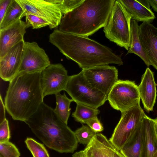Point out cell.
<instances>
[{"instance_id": "obj_1", "label": "cell", "mask_w": 157, "mask_h": 157, "mask_svg": "<svg viewBox=\"0 0 157 157\" xmlns=\"http://www.w3.org/2000/svg\"><path fill=\"white\" fill-rule=\"evenodd\" d=\"M49 42L67 58L75 62L82 70L123 62L121 55L88 37L54 30L49 36Z\"/></svg>"}, {"instance_id": "obj_2", "label": "cell", "mask_w": 157, "mask_h": 157, "mask_svg": "<svg viewBox=\"0 0 157 157\" xmlns=\"http://www.w3.org/2000/svg\"><path fill=\"white\" fill-rule=\"evenodd\" d=\"M41 72H20L10 82L4 104L14 120L25 122L43 102L40 84Z\"/></svg>"}, {"instance_id": "obj_3", "label": "cell", "mask_w": 157, "mask_h": 157, "mask_svg": "<svg viewBox=\"0 0 157 157\" xmlns=\"http://www.w3.org/2000/svg\"><path fill=\"white\" fill-rule=\"evenodd\" d=\"M25 122L36 137L49 148L61 153H73L78 147L75 132L54 109L43 102Z\"/></svg>"}, {"instance_id": "obj_4", "label": "cell", "mask_w": 157, "mask_h": 157, "mask_svg": "<svg viewBox=\"0 0 157 157\" xmlns=\"http://www.w3.org/2000/svg\"><path fill=\"white\" fill-rule=\"evenodd\" d=\"M115 0H84L62 17L59 30L88 37L104 27L109 18Z\"/></svg>"}, {"instance_id": "obj_5", "label": "cell", "mask_w": 157, "mask_h": 157, "mask_svg": "<svg viewBox=\"0 0 157 157\" xmlns=\"http://www.w3.org/2000/svg\"><path fill=\"white\" fill-rule=\"evenodd\" d=\"M131 17L119 0H115L103 29L107 38L127 50L131 44Z\"/></svg>"}, {"instance_id": "obj_6", "label": "cell", "mask_w": 157, "mask_h": 157, "mask_svg": "<svg viewBox=\"0 0 157 157\" xmlns=\"http://www.w3.org/2000/svg\"><path fill=\"white\" fill-rule=\"evenodd\" d=\"M65 91L73 101L98 108L107 100V96L92 86L82 71L69 76Z\"/></svg>"}, {"instance_id": "obj_7", "label": "cell", "mask_w": 157, "mask_h": 157, "mask_svg": "<svg viewBox=\"0 0 157 157\" xmlns=\"http://www.w3.org/2000/svg\"><path fill=\"white\" fill-rule=\"evenodd\" d=\"M22 8L23 17L30 13L43 18L52 29L60 24L66 12L63 0H16Z\"/></svg>"}, {"instance_id": "obj_8", "label": "cell", "mask_w": 157, "mask_h": 157, "mask_svg": "<svg viewBox=\"0 0 157 157\" xmlns=\"http://www.w3.org/2000/svg\"><path fill=\"white\" fill-rule=\"evenodd\" d=\"M107 98L111 106L121 113L140 105L138 86L134 81L118 80L110 90Z\"/></svg>"}, {"instance_id": "obj_9", "label": "cell", "mask_w": 157, "mask_h": 157, "mask_svg": "<svg viewBox=\"0 0 157 157\" xmlns=\"http://www.w3.org/2000/svg\"><path fill=\"white\" fill-rule=\"evenodd\" d=\"M121 118L109 139L120 151L133 135L146 115L140 105L121 113Z\"/></svg>"}, {"instance_id": "obj_10", "label": "cell", "mask_w": 157, "mask_h": 157, "mask_svg": "<svg viewBox=\"0 0 157 157\" xmlns=\"http://www.w3.org/2000/svg\"><path fill=\"white\" fill-rule=\"evenodd\" d=\"M69 78L62 64H50L41 72L40 84L44 98L65 91Z\"/></svg>"}, {"instance_id": "obj_11", "label": "cell", "mask_w": 157, "mask_h": 157, "mask_svg": "<svg viewBox=\"0 0 157 157\" xmlns=\"http://www.w3.org/2000/svg\"><path fill=\"white\" fill-rule=\"evenodd\" d=\"M82 71L90 84L107 96L118 80L117 69L109 65L94 67Z\"/></svg>"}, {"instance_id": "obj_12", "label": "cell", "mask_w": 157, "mask_h": 157, "mask_svg": "<svg viewBox=\"0 0 157 157\" xmlns=\"http://www.w3.org/2000/svg\"><path fill=\"white\" fill-rule=\"evenodd\" d=\"M50 64L49 58L45 51L36 42L24 41L21 64L18 73L42 72Z\"/></svg>"}, {"instance_id": "obj_13", "label": "cell", "mask_w": 157, "mask_h": 157, "mask_svg": "<svg viewBox=\"0 0 157 157\" xmlns=\"http://www.w3.org/2000/svg\"><path fill=\"white\" fill-rule=\"evenodd\" d=\"M24 41L15 45L5 55L0 57V77L3 80L10 82L18 73Z\"/></svg>"}, {"instance_id": "obj_14", "label": "cell", "mask_w": 157, "mask_h": 157, "mask_svg": "<svg viewBox=\"0 0 157 157\" xmlns=\"http://www.w3.org/2000/svg\"><path fill=\"white\" fill-rule=\"evenodd\" d=\"M139 36L150 65L157 70V28L151 23L143 22L139 26Z\"/></svg>"}, {"instance_id": "obj_15", "label": "cell", "mask_w": 157, "mask_h": 157, "mask_svg": "<svg viewBox=\"0 0 157 157\" xmlns=\"http://www.w3.org/2000/svg\"><path fill=\"white\" fill-rule=\"evenodd\" d=\"M26 29L25 22L19 19L0 30V57L5 55L13 46L24 40Z\"/></svg>"}, {"instance_id": "obj_16", "label": "cell", "mask_w": 157, "mask_h": 157, "mask_svg": "<svg viewBox=\"0 0 157 157\" xmlns=\"http://www.w3.org/2000/svg\"><path fill=\"white\" fill-rule=\"evenodd\" d=\"M92 157H125L104 135L96 134L84 150Z\"/></svg>"}, {"instance_id": "obj_17", "label": "cell", "mask_w": 157, "mask_h": 157, "mask_svg": "<svg viewBox=\"0 0 157 157\" xmlns=\"http://www.w3.org/2000/svg\"><path fill=\"white\" fill-rule=\"evenodd\" d=\"M156 85L153 73L147 67L142 76L138 88L144 108L148 113L153 110L155 103L157 95Z\"/></svg>"}, {"instance_id": "obj_18", "label": "cell", "mask_w": 157, "mask_h": 157, "mask_svg": "<svg viewBox=\"0 0 157 157\" xmlns=\"http://www.w3.org/2000/svg\"><path fill=\"white\" fill-rule=\"evenodd\" d=\"M143 135L141 157H152L157 151V138L153 119L145 115L141 122Z\"/></svg>"}, {"instance_id": "obj_19", "label": "cell", "mask_w": 157, "mask_h": 157, "mask_svg": "<svg viewBox=\"0 0 157 157\" xmlns=\"http://www.w3.org/2000/svg\"><path fill=\"white\" fill-rule=\"evenodd\" d=\"M132 19L150 23L155 18L151 9L144 6L137 0H118Z\"/></svg>"}, {"instance_id": "obj_20", "label": "cell", "mask_w": 157, "mask_h": 157, "mask_svg": "<svg viewBox=\"0 0 157 157\" xmlns=\"http://www.w3.org/2000/svg\"><path fill=\"white\" fill-rule=\"evenodd\" d=\"M141 122L120 151L125 157H141L143 140Z\"/></svg>"}, {"instance_id": "obj_21", "label": "cell", "mask_w": 157, "mask_h": 157, "mask_svg": "<svg viewBox=\"0 0 157 157\" xmlns=\"http://www.w3.org/2000/svg\"><path fill=\"white\" fill-rule=\"evenodd\" d=\"M139 26L138 22L131 19L130 21L131 44L127 54L134 53L140 57L146 65H150L149 60L142 46L139 36Z\"/></svg>"}, {"instance_id": "obj_22", "label": "cell", "mask_w": 157, "mask_h": 157, "mask_svg": "<svg viewBox=\"0 0 157 157\" xmlns=\"http://www.w3.org/2000/svg\"><path fill=\"white\" fill-rule=\"evenodd\" d=\"M24 11L16 0H12L2 21L0 22V30L10 25L23 17Z\"/></svg>"}, {"instance_id": "obj_23", "label": "cell", "mask_w": 157, "mask_h": 157, "mask_svg": "<svg viewBox=\"0 0 157 157\" xmlns=\"http://www.w3.org/2000/svg\"><path fill=\"white\" fill-rule=\"evenodd\" d=\"M55 96L56 106L54 109L55 112L63 122L67 124L71 113L70 105L73 101L68 98L64 93L63 95L59 93Z\"/></svg>"}, {"instance_id": "obj_24", "label": "cell", "mask_w": 157, "mask_h": 157, "mask_svg": "<svg viewBox=\"0 0 157 157\" xmlns=\"http://www.w3.org/2000/svg\"><path fill=\"white\" fill-rule=\"evenodd\" d=\"M76 104V108L72 113V117L78 122L85 124L87 121L97 116L100 113L98 108L79 103Z\"/></svg>"}, {"instance_id": "obj_25", "label": "cell", "mask_w": 157, "mask_h": 157, "mask_svg": "<svg viewBox=\"0 0 157 157\" xmlns=\"http://www.w3.org/2000/svg\"><path fill=\"white\" fill-rule=\"evenodd\" d=\"M25 143L33 157H49L48 152L43 144L31 138H27Z\"/></svg>"}, {"instance_id": "obj_26", "label": "cell", "mask_w": 157, "mask_h": 157, "mask_svg": "<svg viewBox=\"0 0 157 157\" xmlns=\"http://www.w3.org/2000/svg\"><path fill=\"white\" fill-rule=\"evenodd\" d=\"M78 143L87 145L96 134L88 125H82L74 132Z\"/></svg>"}, {"instance_id": "obj_27", "label": "cell", "mask_w": 157, "mask_h": 157, "mask_svg": "<svg viewBox=\"0 0 157 157\" xmlns=\"http://www.w3.org/2000/svg\"><path fill=\"white\" fill-rule=\"evenodd\" d=\"M0 153L2 157H19L20 155L17 148L9 141L0 143Z\"/></svg>"}, {"instance_id": "obj_28", "label": "cell", "mask_w": 157, "mask_h": 157, "mask_svg": "<svg viewBox=\"0 0 157 157\" xmlns=\"http://www.w3.org/2000/svg\"><path fill=\"white\" fill-rule=\"evenodd\" d=\"M25 23L26 28L32 27L33 29H38L49 25L43 18L35 15L27 13L25 14Z\"/></svg>"}, {"instance_id": "obj_29", "label": "cell", "mask_w": 157, "mask_h": 157, "mask_svg": "<svg viewBox=\"0 0 157 157\" xmlns=\"http://www.w3.org/2000/svg\"><path fill=\"white\" fill-rule=\"evenodd\" d=\"M10 138L9 122L6 118L0 124V143L9 141Z\"/></svg>"}, {"instance_id": "obj_30", "label": "cell", "mask_w": 157, "mask_h": 157, "mask_svg": "<svg viewBox=\"0 0 157 157\" xmlns=\"http://www.w3.org/2000/svg\"><path fill=\"white\" fill-rule=\"evenodd\" d=\"M85 124L96 133L101 132L104 130L102 124L97 116L88 120Z\"/></svg>"}, {"instance_id": "obj_31", "label": "cell", "mask_w": 157, "mask_h": 157, "mask_svg": "<svg viewBox=\"0 0 157 157\" xmlns=\"http://www.w3.org/2000/svg\"><path fill=\"white\" fill-rule=\"evenodd\" d=\"M12 0H0V22H1Z\"/></svg>"}, {"instance_id": "obj_32", "label": "cell", "mask_w": 157, "mask_h": 157, "mask_svg": "<svg viewBox=\"0 0 157 157\" xmlns=\"http://www.w3.org/2000/svg\"><path fill=\"white\" fill-rule=\"evenodd\" d=\"M5 104L3 101L2 97L0 96V122L5 119Z\"/></svg>"}, {"instance_id": "obj_33", "label": "cell", "mask_w": 157, "mask_h": 157, "mask_svg": "<svg viewBox=\"0 0 157 157\" xmlns=\"http://www.w3.org/2000/svg\"><path fill=\"white\" fill-rule=\"evenodd\" d=\"M150 5L151 6L153 10L157 12V0H148Z\"/></svg>"}, {"instance_id": "obj_34", "label": "cell", "mask_w": 157, "mask_h": 157, "mask_svg": "<svg viewBox=\"0 0 157 157\" xmlns=\"http://www.w3.org/2000/svg\"><path fill=\"white\" fill-rule=\"evenodd\" d=\"M72 157H86V154L84 150H82L74 153Z\"/></svg>"}, {"instance_id": "obj_35", "label": "cell", "mask_w": 157, "mask_h": 157, "mask_svg": "<svg viewBox=\"0 0 157 157\" xmlns=\"http://www.w3.org/2000/svg\"><path fill=\"white\" fill-rule=\"evenodd\" d=\"M138 2H140L144 6L148 9H150V6L148 0H138Z\"/></svg>"}, {"instance_id": "obj_36", "label": "cell", "mask_w": 157, "mask_h": 157, "mask_svg": "<svg viewBox=\"0 0 157 157\" xmlns=\"http://www.w3.org/2000/svg\"><path fill=\"white\" fill-rule=\"evenodd\" d=\"M154 123V128L155 134L157 138V117L154 119H152Z\"/></svg>"}, {"instance_id": "obj_37", "label": "cell", "mask_w": 157, "mask_h": 157, "mask_svg": "<svg viewBox=\"0 0 157 157\" xmlns=\"http://www.w3.org/2000/svg\"><path fill=\"white\" fill-rule=\"evenodd\" d=\"M152 157H157V151L154 154Z\"/></svg>"}, {"instance_id": "obj_38", "label": "cell", "mask_w": 157, "mask_h": 157, "mask_svg": "<svg viewBox=\"0 0 157 157\" xmlns=\"http://www.w3.org/2000/svg\"><path fill=\"white\" fill-rule=\"evenodd\" d=\"M0 157H2V156L1 155H0Z\"/></svg>"}]
</instances>
